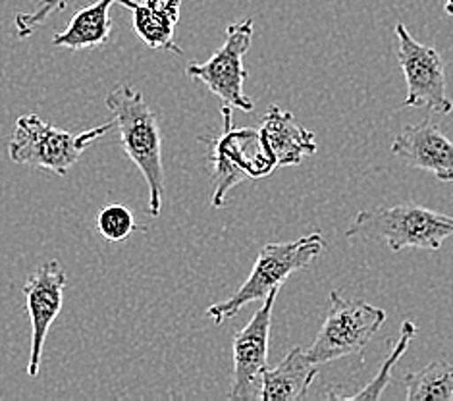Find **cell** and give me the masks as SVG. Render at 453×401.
Instances as JSON below:
<instances>
[{"instance_id": "cell-1", "label": "cell", "mask_w": 453, "mask_h": 401, "mask_svg": "<svg viewBox=\"0 0 453 401\" xmlns=\"http://www.w3.org/2000/svg\"><path fill=\"white\" fill-rule=\"evenodd\" d=\"M106 106L111 108L112 120L120 132L126 155L142 172L149 188V214L160 216L165 193V166H163V135L157 116L145 101L142 91L132 85H116L106 95Z\"/></svg>"}, {"instance_id": "cell-2", "label": "cell", "mask_w": 453, "mask_h": 401, "mask_svg": "<svg viewBox=\"0 0 453 401\" xmlns=\"http://www.w3.org/2000/svg\"><path fill=\"white\" fill-rule=\"evenodd\" d=\"M451 235L453 216L430 211L415 203L361 211L355 214L353 222L345 230V237L382 242L395 253L402 249L438 251Z\"/></svg>"}, {"instance_id": "cell-3", "label": "cell", "mask_w": 453, "mask_h": 401, "mask_svg": "<svg viewBox=\"0 0 453 401\" xmlns=\"http://www.w3.org/2000/svg\"><path fill=\"white\" fill-rule=\"evenodd\" d=\"M325 245L326 240L320 232H311L294 242L266 243L257 257L251 274L232 297L211 305L207 317L214 324H222L240 312L247 303L263 301L273 289L282 288L291 274L315 263Z\"/></svg>"}, {"instance_id": "cell-4", "label": "cell", "mask_w": 453, "mask_h": 401, "mask_svg": "<svg viewBox=\"0 0 453 401\" xmlns=\"http://www.w3.org/2000/svg\"><path fill=\"white\" fill-rule=\"evenodd\" d=\"M116 124L106 122L81 134H70L42 120L37 114L18 118L12 139L8 143V157L16 165H27L66 176L93 141L114 129Z\"/></svg>"}, {"instance_id": "cell-5", "label": "cell", "mask_w": 453, "mask_h": 401, "mask_svg": "<svg viewBox=\"0 0 453 401\" xmlns=\"http://www.w3.org/2000/svg\"><path fill=\"white\" fill-rule=\"evenodd\" d=\"M384 322L386 312L380 307L334 289L325 324L320 327L317 340L303 353L317 366L363 353Z\"/></svg>"}, {"instance_id": "cell-6", "label": "cell", "mask_w": 453, "mask_h": 401, "mask_svg": "<svg viewBox=\"0 0 453 401\" xmlns=\"http://www.w3.org/2000/svg\"><path fill=\"white\" fill-rule=\"evenodd\" d=\"M234 108L224 104V132L212 141V207H224L226 195L243 180L265 178L278 168L276 158L266 149L261 132L253 127H232Z\"/></svg>"}, {"instance_id": "cell-7", "label": "cell", "mask_w": 453, "mask_h": 401, "mask_svg": "<svg viewBox=\"0 0 453 401\" xmlns=\"http://www.w3.org/2000/svg\"><path fill=\"white\" fill-rule=\"evenodd\" d=\"M253 27L251 18L230 24L226 27L224 45L207 62H191L186 68L189 80L203 83L212 95L220 96L224 104L243 112H253L255 108V103L243 93L247 78L243 57L251 47Z\"/></svg>"}, {"instance_id": "cell-8", "label": "cell", "mask_w": 453, "mask_h": 401, "mask_svg": "<svg viewBox=\"0 0 453 401\" xmlns=\"http://www.w3.org/2000/svg\"><path fill=\"white\" fill-rule=\"evenodd\" d=\"M399 41L397 62L407 83L403 108H428L436 114H451L453 101L446 91V66L441 54L418 42L403 24L395 26Z\"/></svg>"}, {"instance_id": "cell-9", "label": "cell", "mask_w": 453, "mask_h": 401, "mask_svg": "<svg viewBox=\"0 0 453 401\" xmlns=\"http://www.w3.org/2000/svg\"><path fill=\"white\" fill-rule=\"evenodd\" d=\"M280 294V288L273 289L263 299V307L257 309L253 319L247 322L234 335L232 355H234V371H232V388L230 399H261L263 374L266 371L268 361V340H271L273 327V311Z\"/></svg>"}, {"instance_id": "cell-10", "label": "cell", "mask_w": 453, "mask_h": 401, "mask_svg": "<svg viewBox=\"0 0 453 401\" xmlns=\"http://www.w3.org/2000/svg\"><path fill=\"white\" fill-rule=\"evenodd\" d=\"M64 288L66 273L58 261L42 263L24 284L26 307L31 320V353L27 363V376L31 378L39 374L49 330L62 311Z\"/></svg>"}, {"instance_id": "cell-11", "label": "cell", "mask_w": 453, "mask_h": 401, "mask_svg": "<svg viewBox=\"0 0 453 401\" xmlns=\"http://www.w3.org/2000/svg\"><path fill=\"white\" fill-rule=\"evenodd\" d=\"M390 150L409 166L430 172L444 183L453 181V141L430 118L403 127Z\"/></svg>"}, {"instance_id": "cell-12", "label": "cell", "mask_w": 453, "mask_h": 401, "mask_svg": "<svg viewBox=\"0 0 453 401\" xmlns=\"http://www.w3.org/2000/svg\"><path fill=\"white\" fill-rule=\"evenodd\" d=\"M258 132L278 166H297L319 150L315 134L297 124L294 114L278 104L268 106Z\"/></svg>"}, {"instance_id": "cell-13", "label": "cell", "mask_w": 453, "mask_h": 401, "mask_svg": "<svg viewBox=\"0 0 453 401\" xmlns=\"http://www.w3.org/2000/svg\"><path fill=\"white\" fill-rule=\"evenodd\" d=\"M116 4L132 10L135 34L149 49H163L183 54L174 41L181 0H143V3L118 0Z\"/></svg>"}, {"instance_id": "cell-14", "label": "cell", "mask_w": 453, "mask_h": 401, "mask_svg": "<svg viewBox=\"0 0 453 401\" xmlns=\"http://www.w3.org/2000/svg\"><path fill=\"white\" fill-rule=\"evenodd\" d=\"M319 376V366L312 365L303 350L294 348L276 366L263 374V401H297L309 394V388Z\"/></svg>"}, {"instance_id": "cell-15", "label": "cell", "mask_w": 453, "mask_h": 401, "mask_svg": "<svg viewBox=\"0 0 453 401\" xmlns=\"http://www.w3.org/2000/svg\"><path fill=\"white\" fill-rule=\"evenodd\" d=\"M118 0H96L73 14L68 27L52 37V45L72 50L96 49L109 42L112 31L111 8Z\"/></svg>"}, {"instance_id": "cell-16", "label": "cell", "mask_w": 453, "mask_h": 401, "mask_svg": "<svg viewBox=\"0 0 453 401\" xmlns=\"http://www.w3.org/2000/svg\"><path fill=\"white\" fill-rule=\"evenodd\" d=\"M405 399H444L453 401V365L434 361L423 371L407 373L403 376Z\"/></svg>"}, {"instance_id": "cell-17", "label": "cell", "mask_w": 453, "mask_h": 401, "mask_svg": "<svg viewBox=\"0 0 453 401\" xmlns=\"http://www.w3.org/2000/svg\"><path fill=\"white\" fill-rule=\"evenodd\" d=\"M417 334V327L411 322V320H405L402 324V330H399V338L394 345L392 353L386 357V361L382 363L380 371L374 374L372 381L369 384H365L359 392H355L351 396H343V394H328V397H334V399H379L382 394L386 386H390V376H392V371L394 366L397 365V361L402 359V357L405 355L409 343H411L413 335Z\"/></svg>"}, {"instance_id": "cell-18", "label": "cell", "mask_w": 453, "mask_h": 401, "mask_svg": "<svg viewBox=\"0 0 453 401\" xmlns=\"http://www.w3.org/2000/svg\"><path fill=\"white\" fill-rule=\"evenodd\" d=\"M96 227L109 242H124L135 230L134 212L124 204H109L96 216Z\"/></svg>"}, {"instance_id": "cell-19", "label": "cell", "mask_w": 453, "mask_h": 401, "mask_svg": "<svg viewBox=\"0 0 453 401\" xmlns=\"http://www.w3.org/2000/svg\"><path fill=\"white\" fill-rule=\"evenodd\" d=\"M70 0H41L39 6L34 10V12H19L14 18V26H16V37L18 39H27L31 34L47 21L57 10H64L68 6Z\"/></svg>"}, {"instance_id": "cell-20", "label": "cell", "mask_w": 453, "mask_h": 401, "mask_svg": "<svg viewBox=\"0 0 453 401\" xmlns=\"http://www.w3.org/2000/svg\"><path fill=\"white\" fill-rule=\"evenodd\" d=\"M444 12H446L448 16H453V0H446V4H444Z\"/></svg>"}]
</instances>
